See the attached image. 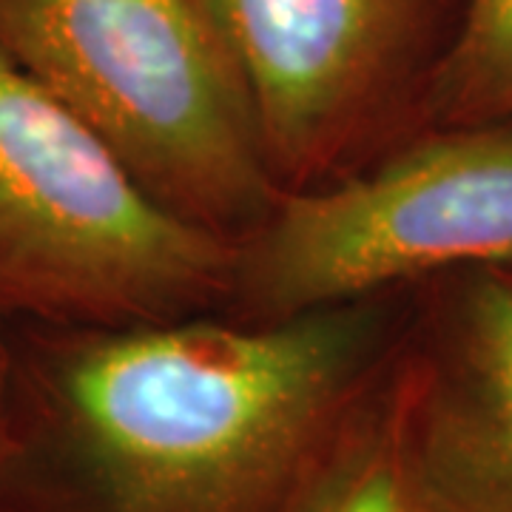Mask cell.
Listing matches in <instances>:
<instances>
[{
  "instance_id": "obj_5",
  "label": "cell",
  "mask_w": 512,
  "mask_h": 512,
  "mask_svg": "<svg viewBox=\"0 0 512 512\" xmlns=\"http://www.w3.org/2000/svg\"><path fill=\"white\" fill-rule=\"evenodd\" d=\"M237 74L282 191L376 160L430 77L436 0H194Z\"/></svg>"
},
{
  "instance_id": "obj_8",
  "label": "cell",
  "mask_w": 512,
  "mask_h": 512,
  "mask_svg": "<svg viewBox=\"0 0 512 512\" xmlns=\"http://www.w3.org/2000/svg\"><path fill=\"white\" fill-rule=\"evenodd\" d=\"M421 120L427 128L512 123V0H464L456 35L427 77Z\"/></svg>"
},
{
  "instance_id": "obj_6",
  "label": "cell",
  "mask_w": 512,
  "mask_h": 512,
  "mask_svg": "<svg viewBox=\"0 0 512 512\" xmlns=\"http://www.w3.org/2000/svg\"><path fill=\"white\" fill-rule=\"evenodd\" d=\"M402 330L407 427L450 512H512V268H464Z\"/></svg>"
},
{
  "instance_id": "obj_1",
  "label": "cell",
  "mask_w": 512,
  "mask_h": 512,
  "mask_svg": "<svg viewBox=\"0 0 512 512\" xmlns=\"http://www.w3.org/2000/svg\"><path fill=\"white\" fill-rule=\"evenodd\" d=\"M390 296L0 348V512H288L402 336Z\"/></svg>"
},
{
  "instance_id": "obj_9",
  "label": "cell",
  "mask_w": 512,
  "mask_h": 512,
  "mask_svg": "<svg viewBox=\"0 0 512 512\" xmlns=\"http://www.w3.org/2000/svg\"><path fill=\"white\" fill-rule=\"evenodd\" d=\"M0 367H3V350H0Z\"/></svg>"
},
{
  "instance_id": "obj_3",
  "label": "cell",
  "mask_w": 512,
  "mask_h": 512,
  "mask_svg": "<svg viewBox=\"0 0 512 512\" xmlns=\"http://www.w3.org/2000/svg\"><path fill=\"white\" fill-rule=\"evenodd\" d=\"M234 239L174 217L0 52V319L123 328L220 313Z\"/></svg>"
},
{
  "instance_id": "obj_2",
  "label": "cell",
  "mask_w": 512,
  "mask_h": 512,
  "mask_svg": "<svg viewBox=\"0 0 512 512\" xmlns=\"http://www.w3.org/2000/svg\"><path fill=\"white\" fill-rule=\"evenodd\" d=\"M0 52L174 217L237 242L282 197L194 0H0Z\"/></svg>"
},
{
  "instance_id": "obj_4",
  "label": "cell",
  "mask_w": 512,
  "mask_h": 512,
  "mask_svg": "<svg viewBox=\"0 0 512 512\" xmlns=\"http://www.w3.org/2000/svg\"><path fill=\"white\" fill-rule=\"evenodd\" d=\"M464 268H512V123L427 128L234 242L225 316L279 322Z\"/></svg>"
},
{
  "instance_id": "obj_7",
  "label": "cell",
  "mask_w": 512,
  "mask_h": 512,
  "mask_svg": "<svg viewBox=\"0 0 512 512\" xmlns=\"http://www.w3.org/2000/svg\"><path fill=\"white\" fill-rule=\"evenodd\" d=\"M288 512H450L410 441L399 342L350 402Z\"/></svg>"
}]
</instances>
